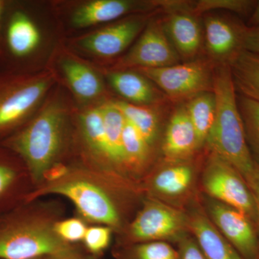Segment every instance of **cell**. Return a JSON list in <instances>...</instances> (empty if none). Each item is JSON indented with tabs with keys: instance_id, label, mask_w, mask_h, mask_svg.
Instances as JSON below:
<instances>
[{
	"instance_id": "cell-1",
	"label": "cell",
	"mask_w": 259,
	"mask_h": 259,
	"mask_svg": "<svg viewBox=\"0 0 259 259\" xmlns=\"http://www.w3.org/2000/svg\"><path fill=\"white\" fill-rule=\"evenodd\" d=\"M75 107L71 95L57 83L31 118L0 141L23 161L33 183L42 182L59 162L74 131Z\"/></svg>"
},
{
	"instance_id": "cell-2",
	"label": "cell",
	"mask_w": 259,
	"mask_h": 259,
	"mask_svg": "<svg viewBox=\"0 0 259 259\" xmlns=\"http://www.w3.org/2000/svg\"><path fill=\"white\" fill-rule=\"evenodd\" d=\"M212 93L215 117L206 144L212 153L231 163L249 186L255 161L247 144L229 66H217L214 69Z\"/></svg>"
},
{
	"instance_id": "cell-3",
	"label": "cell",
	"mask_w": 259,
	"mask_h": 259,
	"mask_svg": "<svg viewBox=\"0 0 259 259\" xmlns=\"http://www.w3.org/2000/svg\"><path fill=\"white\" fill-rule=\"evenodd\" d=\"M98 173L69 168L67 175L60 180L46 182L28 192L24 204L49 194L64 196L74 204L87 221L103 224L112 230L120 229L122 217L117 196L106 180L97 177Z\"/></svg>"
},
{
	"instance_id": "cell-4",
	"label": "cell",
	"mask_w": 259,
	"mask_h": 259,
	"mask_svg": "<svg viewBox=\"0 0 259 259\" xmlns=\"http://www.w3.org/2000/svg\"><path fill=\"white\" fill-rule=\"evenodd\" d=\"M47 66L26 71H0V141L23 126L57 84Z\"/></svg>"
},
{
	"instance_id": "cell-5",
	"label": "cell",
	"mask_w": 259,
	"mask_h": 259,
	"mask_svg": "<svg viewBox=\"0 0 259 259\" xmlns=\"http://www.w3.org/2000/svg\"><path fill=\"white\" fill-rule=\"evenodd\" d=\"M54 223L24 204L0 214V259L41 258L71 248L56 234Z\"/></svg>"
},
{
	"instance_id": "cell-6",
	"label": "cell",
	"mask_w": 259,
	"mask_h": 259,
	"mask_svg": "<svg viewBox=\"0 0 259 259\" xmlns=\"http://www.w3.org/2000/svg\"><path fill=\"white\" fill-rule=\"evenodd\" d=\"M42 44L41 30L25 4L8 1L0 32V71L35 70L30 62Z\"/></svg>"
},
{
	"instance_id": "cell-7",
	"label": "cell",
	"mask_w": 259,
	"mask_h": 259,
	"mask_svg": "<svg viewBox=\"0 0 259 259\" xmlns=\"http://www.w3.org/2000/svg\"><path fill=\"white\" fill-rule=\"evenodd\" d=\"M45 66L78 106L100 103L112 98L106 81L91 61L71 50L62 38L56 42Z\"/></svg>"
},
{
	"instance_id": "cell-8",
	"label": "cell",
	"mask_w": 259,
	"mask_h": 259,
	"mask_svg": "<svg viewBox=\"0 0 259 259\" xmlns=\"http://www.w3.org/2000/svg\"><path fill=\"white\" fill-rule=\"evenodd\" d=\"M157 13L128 15L78 36L61 38L81 57L88 56L93 62H109L125 54Z\"/></svg>"
},
{
	"instance_id": "cell-9",
	"label": "cell",
	"mask_w": 259,
	"mask_h": 259,
	"mask_svg": "<svg viewBox=\"0 0 259 259\" xmlns=\"http://www.w3.org/2000/svg\"><path fill=\"white\" fill-rule=\"evenodd\" d=\"M53 5L54 14L61 23L78 30L106 25L131 15L161 10V1L87 0Z\"/></svg>"
},
{
	"instance_id": "cell-10",
	"label": "cell",
	"mask_w": 259,
	"mask_h": 259,
	"mask_svg": "<svg viewBox=\"0 0 259 259\" xmlns=\"http://www.w3.org/2000/svg\"><path fill=\"white\" fill-rule=\"evenodd\" d=\"M189 231L188 215L178 207L151 197L144 201L127 229L125 245L151 241L178 243Z\"/></svg>"
},
{
	"instance_id": "cell-11",
	"label": "cell",
	"mask_w": 259,
	"mask_h": 259,
	"mask_svg": "<svg viewBox=\"0 0 259 259\" xmlns=\"http://www.w3.org/2000/svg\"><path fill=\"white\" fill-rule=\"evenodd\" d=\"M180 60L167 36L162 19L153 16L123 55L109 62L93 63L109 69L125 70L158 69L180 64Z\"/></svg>"
},
{
	"instance_id": "cell-12",
	"label": "cell",
	"mask_w": 259,
	"mask_h": 259,
	"mask_svg": "<svg viewBox=\"0 0 259 259\" xmlns=\"http://www.w3.org/2000/svg\"><path fill=\"white\" fill-rule=\"evenodd\" d=\"M204 192L209 198L246 214L258 227V212L253 192L231 163L212 153L202 175Z\"/></svg>"
},
{
	"instance_id": "cell-13",
	"label": "cell",
	"mask_w": 259,
	"mask_h": 259,
	"mask_svg": "<svg viewBox=\"0 0 259 259\" xmlns=\"http://www.w3.org/2000/svg\"><path fill=\"white\" fill-rule=\"evenodd\" d=\"M144 75L172 100L192 99L199 94L212 92L211 61L194 59L158 69H133Z\"/></svg>"
},
{
	"instance_id": "cell-14",
	"label": "cell",
	"mask_w": 259,
	"mask_h": 259,
	"mask_svg": "<svg viewBox=\"0 0 259 259\" xmlns=\"http://www.w3.org/2000/svg\"><path fill=\"white\" fill-rule=\"evenodd\" d=\"M204 212L243 259H259V231L255 223L234 207L207 197Z\"/></svg>"
},
{
	"instance_id": "cell-15",
	"label": "cell",
	"mask_w": 259,
	"mask_h": 259,
	"mask_svg": "<svg viewBox=\"0 0 259 259\" xmlns=\"http://www.w3.org/2000/svg\"><path fill=\"white\" fill-rule=\"evenodd\" d=\"M102 103L78 106L74 112V132L82 156L97 171L115 175L109 159Z\"/></svg>"
},
{
	"instance_id": "cell-16",
	"label": "cell",
	"mask_w": 259,
	"mask_h": 259,
	"mask_svg": "<svg viewBox=\"0 0 259 259\" xmlns=\"http://www.w3.org/2000/svg\"><path fill=\"white\" fill-rule=\"evenodd\" d=\"M192 3L163 1L166 16L162 19L165 31L181 59L186 61L195 59L203 44L198 16L192 13Z\"/></svg>"
},
{
	"instance_id": "cell-17",
	"label": "cell",
	"mask_w": 259,
	"mask_h": 259,
	"mask_svg": "<svg viewBox=\"0 0 259 259\" xmlns=\"http://www.w3.org/2000/svg\"><path fill=\"white\" fill-rule=\"evenodd\" d=\"M203 42L211 62L229 66L244 50L248 26L231 17L209 13L204 14Z\"/></svg>"
},
{
	"instance_id": "cell-18",
	"label": "cell",
	"mask_w": 259,
	"mask_h": 259,
	"mask_svg": "<svg viewBox=\"0 0 259 259\" xmlns=\"http://www.w3.org/2000/svg\"><path fill=\"white\" fill-rule=\"evenodd\" d=\"M92 63L121 100L144 106H156L163 101L164 94L141 73L133 69H109Z\"/></svg>"
},
{
	"instance_id": "cell-19",
	"label": "cell",
	"mask_w": 259,
	"mask_h": 259,
	"mask_svg": "<svg viewBox=\"0 0 259 259\" xmlns=\"http://www.w3.org/2000/svg\"><path fill=\"white\" fill-rule=\"evenodd\" d=\"M198 138L185 107L174 113L167 125L162 152L167 163L188 161L199 149Z\"/></svg>"
},
{
	"instance_id": "cell-20",
	"label": "cell",
	"mask_w": 259,
	"mask_h": 259,
	"mask_svg": "<svg viewBox=\"0 0 259 259\" xmlns=\"http://www.w3.org/2000/svg\"><path fill=\"white\" fill-rule=\"evenodd\" d=\"M153 174L149 182L153 197L167 202L183 198L193 187L195 171L189 161L167 163Z\"/></svg>"
},
{
	"instance_id": "cell-21",
	"label": "cell",
	"mask_w": 259,
	"mask_h": 259,
	"mask_svg": "<svg viewBox=\"0 0 259 259\" xmlns=\"http://www.w3.org/2000/svg\"><path fill=\"white\" fill-rule=\"evenodd\" d=\"M188 215L189 231L208 259H243L213 225L204 209H194Z\"/></svg>"
},
{
	"instance_id": "cell-22",
	"label": "cell",
	"mask_w": 259,
	"mask_h": 259,
	"mask_svg": "<svg viewBox=\"0 0 259 259\" xmlns=\"http://www.w3.org/2000/svg\"><path fill=\"white\" fill-rule=\"evenodd\" d=\"M26 167L18 155L0 144V214L24 204L26 194L22 190ZM29 176V175H28Z\"/></svg>"
},
{
	"instance_id": "cell-23",
	"label": "cell",
	"mask_w": 259,
	"mask_h": 259,
	"mask_svg": "<svg viewBox=\"0 0 259 259\" xmlns=\"http://www.w3.org/2000/svg\"><path fill=\"white\" fill-rule=\"evenodd\" d=\"M112 99L102 102V109L110 166L115 175L122 176L125 174V158L122 148V131L125 118L120 110L114 105Z\"/></svg>"
},
{
	"instance_id": "cell-24",
	"label": "cell",
	"mask_w": 259,
	"mask_h": 259,
	"mask_svg": "<svg viewBox=\"0 0 259 259\" xmlns=\"http://www.w3.org/2000/svg\"><path fill=\"white\" fill-rule=\"evenodd\" d=\"M229 67L236 91L259 103V55L243 50Z\"/></svg>"
},
{
	"instance_id": "cell-25",
	"label": "cell",
	"mask_w": 259,
	"mask_h": 259,
	"mask_svg": "<svg viewBox=\"0 0 259 259\" xmlns=\"http://www.w3.org/2000/svg\"><path fill=\"white\" fill-rule=\"evenodd\" d=\"M112 101L127 122H129L153 148L159 134V118L154 110L156 106L134 105L112 97Z\"/></svg>"
},
{
	"instance_id": "cell-26",
	"label": "cell",
	"mask_w": 259,
	"mask_h": 259,
	"mask_svg": "<svg viewBox=\"0 0 259 259\" xmlns=\"http://www.w3.org/2000/svg\"><path fill=\"white\" fill-rule=\"evenodd\" d=\"M122 148L125 173L139 175L144 172L149 164L152 148L125 119L122 131Z\"/></svg>"
},
{
	"instance_id": "cell-27",
	"label": "cell",
	"mask_w": 259,
	"mask_h": 259,
	"mask_svg": "<svg viewBox=\"0 0 259 259\" xmlns=\"http://www.w3.org/2000/svg\"><path fill=\"white\" fill-rule=\"evenodd\" d=\"M198 138L199 147L207 142L215 117L216 102L212 92L199 94L185 107Z\"/></svg>"
},
{
	"instance_id": "cell-28",
	"label": "cell",
	"mask_w": 259,
	"mask_h": 259,
	"mask_svg": "<svg viewBox=\"0 0 259 259\" xmlns=\"http://www.w3.org/2000/svg\"><path fill=\"white\" fill-rule=\"evenodd\" d=\"M237 102L247 144L255 161L259 163V103L241 95L237 96Z\"/></svg>"
},
{
	"instance_id": "cell-29",
	"label": "cell",
	"mask_w": 259,
	"mask_h": 259,
	"mask_svg": "<svg viewBox=\"0 0 259 259\" xmlns=\"http://www.w3.org/2000/svg\"><path fill=\"white\" fill-rule=\"evenodd\" d=\"M115 257L117 259H177V250L168 242H145L125 245L116 252Z\"/></svg>"
},
{
	"instance_id": "cell-30",
	"label": "cell",
	"mask_w": 259,
	"mask_h": 259,
	"mask_svg": "<svg viewBox=\"0 0 259 259\" xmlns=\"http://www.w3.org/2000/svg\"><path fill=\"white\" fill-rule=\"evenodd\" d=\"M256 2L248 0H199L192 3V13L197 16L213 10H224L236 14L248 15L253 13Z\"/></svg>"
},
{
	"instance_id": "cell-31",
	"label": "cell",
	"mask_w": 259,
	"mask_h": 259,
	"mask_svg": "<svg viewBox=\"0 0 259 259\" xmlns=\"http://www.w3.org/2000/svg\"><path fill=\"white\" fill-rule=\"evenodd\" d=\"M112 232V228L106 226L90 227L87 229L83 242L90 254L98 257L108 248Z\"/></svg>"
},
{
	"instance_id": "cell-32",
	"label": "cell",
	"mask_w": 259,
	"mask_h": 259,
	"mask_svg": "<svg viewBox=\"0 0 259 259\" xmlns=\"http://www.w3.org/2000/svg\"><path fill=\"white\" fill-rule=\"evenodd\" d=\"M54 229L63 241L72 244L83 241L88 228L79 218H70L54 223Z\"/></svg>"
},
{
	"instance_id": "cell-33",
	"label": "cell",
	"mask_w": 259,
	"mask_h": 259,
	"mask_svg": "<svg viewBox=\"0 0 259 259\" xmlns=\"http://www.w3.org/2000/svg\"><path fill=\"white\" fill-rule=\"evenodd\" d=\"M177 244V259H208L192 236L187 235Z\"/></svg>"
},
{
	"instance_id": "cell-34",
	"label": "cell",
	"mask_w": 259,
	"mask_h": 259,
	"mask_svg": "<svg viewBox=\"0 0 259 259\" xmlns=\"http://www.w3.org/2000/svg\"><path fill=\"white\" fill-rule=\"evenodd\" d=\"M244 50L259 55V25L247 28L245 35Z\"/></svg>"
},
{
	"instance_id": "cell-35",
	"label": "cell",
	"mask_w": 259,
	"mask_h": 259,
	"mask_svg": "<svg viewBox=\"0 0 259 259\" xmlns=\"http://www.w3.org/2000/svg\"><path fill=\"white\" fill-rule=\"evenodd\" d=\"M69 168V166L63 164L60 162H58V163H56L55 164L51 166L49 170L46 172L44 180H47V182H51L60 180V179L67 175Z\"/></svg>"
},
{
	"instance_id": "cell-36",
	"label": "cell",
	"mask_w": 259,
	"mask_h": 259,
	"mask_svg": "<svg viewBox=\"0 0 259 259\" xmlns=\"http://www.w3.org/2000/svg\"><path fill=\"white\" fill-rule=\"evenodd\" d=\"M87 255L74 245L68 249L42 257V259H84Z\"/></svg>"
},
{
	"instance_id": "cell-37",
	"label": "cell",
	"mask_w": 259,
	"mask_h": 259,
	"mask_svg": "<svg viewBox=\"0 0 259 259\" xmlns=\"http://www.w3.org/2000/svg\"><path fill=\"white\" fill-rule=\"evenodd\" d=\"M249 187L253 192L256 204L257 212H258V229L259 231V163L255 162V171L253 178L249 184Z\"/></svg>"
},
{
	"instance_id": "cell-38",
	"label": "cell",
	"mask_w": 259,
	"mask_h": 259,
	"mask_svg": "<svg viewBox=\"0 0 259 259\" xmlns=\"http://www.w3.org/2000/svg\"><path fill=\"white\" fill-rule=\"evenodd\" d=\"M259 25V1L256 2L254 10L250 15L248 27H255Z\"/></svg>"
},
{
	"instance_id": "cell-39",
	"label": "cell",
	"mask_w": 259,
	"mask_h": 259,
	"mask_svg": "<svg viewBox=\"0 0 259 259\" xmlns=\"http://www.w3.org/2000/svg\"><path fill=\"white\" fill-rule=\"evenodd\" d=\"M8 1H4V0H0V15L3 14L5 12V8H6Z\"/></svg>"
},
{
	"instance_id": "cell-40",
	"label": "cell",
	"mask_w": 259,
	"mask_h": 259,
	"mask_svg": "<svg viewBox=\"0 0 259 259\" xmlns=\"http://www.w3.org/2000/svg\"><path fill=\"white\" fill-rule=\"evenodd\" d=\"M84 259H99L98 257L95 256V255H93L91 254L87 255L86 257H85Z\"/></svg>"
},
{
	"instance_id": "cell-41",
	"label": "cell",
	"mask_w": 259,
	"mask_h": 259,
	"mask_svg": "<svg viewBox=\"0 0 259 259\" xmlns=\"http://www.w3.org/2000/svg\"><path fill=\"white\" fill-rule=\"evenodd\" d=\"M3 14L0 15V32H1L2 20H3Z\"/></svg>"
},
{
	"instance_id": "cell-42",
	"label": "cell",
	"mask_w": 259,
	"mask_h": 259,
	"mask_svg": "<svg viewBox=\"0 0 259 259\" xmlns=\"http://www.w3.org/2000/svg\"><path fill=\"white\" fill-rule=\"evenodd\" d=\"M33 259H42V257H41V258H33Z\"/></svg>"
}]
</instances>
